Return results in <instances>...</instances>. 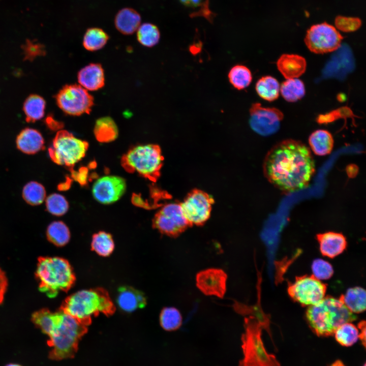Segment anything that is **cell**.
I'll use <instances>...</instances> for the list:
<instances>
[{
    "label": "cell",
    "mask_w": 366,
    "mask_h": 366,
    "mask_svg": "<svg viewBox=\"0 0 366 366\" xmlns=\"http://www.w3.org/2000/svg\"><path fill=\"white\" fill-rule=\"evenodd\" d=\"M309 148L301 142L287 139L273 146L266 155L264 175L268 181L285 192L306 188L315 171Z\"/></svg>",
    "instance_id": "6da1fadb"
},
{
    "label": "cell",
    "mask_w": 366,
    "mask_h": 366,
    "mask_svg": "<svg viewBox=\"0 0 366 366\" xmlns=\"http://www.w3.org/2000/svg\"><path fill=\"white\" fill-rule=\"evenodd\" d=\"M86 326L60 310L54 312L53 323L47 334V344L51 348L49 358L59 360L73 357L80 340L87 331Z\"/></svg>",
    "instance_id": "7a4b0ae2"
},
{
    "label": "cell",
    "mask_w": 366,
    "mask_h": 366,
    "mask_svg": "<svg viewBox=\"0 0 366 366\" xmlns=\"http://www.w3.org/2000/svg\"><path fill=\"white\" fill-rule=\"evenodd\" d=\"M306 318L311 328L317 336L328 337L333 334L343 324L356 320L357 316L340 298L327 296L308 308Z\"/></svg>",
    "instance_id": "3957f363"
},
{
    "label": "cell",
    "mask_w": 366,
    "mask_h": 366,
    "mask_svg": "<svg viewBox=\"0 0 366 366\" xmlns=\"http://www.w3.org/2000/svg\"><path fill=\"white\" fill-rule=\"evenodd\" d=\"M60 310L87 326L92 317L100 313L112 314L115 307L108 293L97 288L72 294L63 302Z\"/></svg>",
    "instance_id": "277c9868"
},
{
    "label": "cell",
    "mask_w": 366,
    "mask_h": 366,
    "mask_svg": "<svg viewBox=\"0 0 366 366\" xmlns=\"http://www.w3.org/2000/svg\"><path fill=\"white\" fill-rule=\"evenodd\" d=\"M35 277L39 290L49 298L56 297L60 291H68L75 281L69 262L59 257H39Z\"/></svg>",
    "instance_id": "5b68a950"
},
{
    "label": "cell",
    "mask_w": 366,
    "mask_h": 366,
    "mask_svg": "<svg viewBox=\"0 0 366 366\" xmlns=\"http://www.w3.org/2000/svg\"><path fill=\"white\" fill-rule=\"evenodd\" d=\"M268 326L253 316L245 318L241 337L243 357L238 366H281L276 357L266 351L262 340V330L269 331Z\"/></svg>",
    "instance_id": "8992f818"
},
{
    "label": "cell",
    "mask_w": 366,
    "mask_h": 366,
    "mask_svg": "<svg viewBox=\"0 0 366 366\" xmlns=\"http://www.w3.org/2000/svg\"><path fill=\"white\" fill-rule=\"evenodd\" d=\"M163 157L159 145H138L130 149L121 159V165L128 172H136L152 181L160 175Z\"/></svg>",
    "instance_id": "52a82bcc"
},
{
    "label": "cell",
    "mask_w": 366,
    "mask_h": 366,
    "mask_svg": "<svg viewBox=\"0 0 366 366\" xmlns=\"http://www.w3.org/2000/svg\"><path fill=\"white\" fill-rule=\"evenodd\" d=\"M88 147L87 142L77 138L66 130H60L54 137L48 152L56 164L72 167L84 157Z\"/></svg>",
    "instance_id": "ba28073f"
},
{
    "label": "cell",
    "mask_w": 366,
    "mask_h": 366,
    "mask_svg": "<svg viewBox=\"0 0 366 366\" xmlns=\"http://www.w3.org/2000/svg\"><path fill=\"white\" fill-rule=\"evenodd\" d=\"M57 106L65 113L72 116L89 114L94 104L93 97L79 84H68L55 96Z\"/></svg>",
    "instance_id": "9c48e42d"
},
{
    "label": "cell",
    "mask_w": 366,
    "mask_h": 366,
    "mask_svg": "<svg viewBox=\"0 0 366 366\" xmlns=\"http://www.w3.org/2000/svg\"><path fill=\"white\" fill-rule=\"evenodd\" d=\"M343 37L335 26L326 22L313 25L307 32L304 42L316 54L336 51L341 46Z\"/></svg>",
    "instance_id": "30bf717a"
},
{
    "label": "cell",
    "mask_w": 366,
    "mask_h": 366,
    "mask_svg": "<svg viewBox=\"0 0 366 366\" xmlns=\"http://www.w3.org/2000/svg\"><path fill=\"white\" fill-rule=\"evenodd\" d=\"M327 286L313 275L297 277L289 283L288 292L291 298L302 306L314 305L325 297Z\"/></svg>",
    "instance_id": "8fae6325"
},
{
    "label": "cell",
    "mask_w": 366,
    "mask_h": 366,
    "mask_svg": "<svg viewBox=\"0 0 366 366\" xmlns=\"http://www.w3.org/2000/svg\"><path fill=\"white\" fill-rule=\"evenodd\" d=\"M152 225L162 234L171 237L178 236L190 225L180 204L177 203H168L162 207L155 215Z\"/></svg>",
    "instance_id": "7c38bea8"
},
{
    "label": "cell",
    "mask_w": 366,
    "mask_h": 366,
    "mask_svg": "<svg viewBox=\"0 0 366 366\" xmlns=\"http://www.w3.org/2000/svg\"><path fill=\"white\" fill-rule=\"evenodd\" d=\"M283 117V113L278 108L264 107L255 103L250 109L249 124L255 132L267 136L279 130Z\"/></svg>",
    "instance_id": "4fadbf2b"
},
{
    "label": "cell",
    "mask_w": 366,
    "mask_h": 366,
    "mask_svg": "<svg viewBox=\"0 0 366 366\" xmlns=\"http://www.w3.org/2000/svg\"><path fill=\"white\" fill-rule=\"evenodd\" d=\"M214 200L207 193L194 190L180 204L184 214L190 224L200 226L208 220Z\"/></svg>",
    "instance_id": "5bb4252c"
},
{
    "label": "cell",
    "mask_w": 366,
    "mask_h": 366,
    "mask_svg": "<svg viewBox=\"0 0 366 366\" xmlns=\"http://www.w3.org/2000/svg\"><path fill=\"white\" fill-rule=\"evenodd\" d=\"M127 189L126 180L116 175H106L97 179L92 192L94 199L103 204H110L118 201Z\"/></svg>",
    "instance_id": "9a60e30c"
},
{
    "label": "cell",
    "mask_w": 366,
    "mask_h": 366,
    "mask_svg": "<svg viewBox=\"0 0 366 366\" xmlns=\"http://www.w3.org/2000/svg\"><path fill=\"white\" fill-rule=\"evenodd\" d=\"M227 279V275L223 269L210 268L197 273L196 284L205 295L222 298L226 291Z\"/></svg>",
    "instance_id": "2e32d148"
},
{
    "label": "cell",
    "mask_w": 366,
    "mask_h": 366,
    "mask_svg": "<svg viewBox=\"0 0 366 366\" xmlns=\"http://www.w3.org/2000/svg\"><path fill=\"white\" fill-rule=\"evenodd\" d=\"M77 79L79 85L87 90H97L105 84L103 68L99 64H90L78 72Z\"/></svg>",
    "instance_id": "e0dca14e"
},
{
    "label": "cell",
    "mask_w": 366,
    "mask_h": 366,
    "mask_svg": "<svg viewBox=\"0 0 366 366\" xmlns=\"http://www.w3.org/2000/svg\"><path fill=\"white\" fill-rule=\"evenodd\" d=\"M321 254L333 258L341 254L346 248L347 242L344 235L340 233L327 232L317 235Z\"/></svg>",
    "instance_id": "ac0fdd59"
},
{
    "label": "cell",
    "mask_w": 366,
    "mask_h": 366,
    "mask_svg": "<svg viewBox=\"0 0 366 366\" xmlns=\"http://www.w3.org/2000/svg\"><path fill=\"white\" fill-rule=\"evenodd\" d=\"M277 67L287 79L298 78L306 70L307 62L302 56L294 54H283L278 59Z\"/></svg>",
    "instance_id": "d6986e66"
},
{
    "label": "cell",
    "mask_w": 366,
    "mask_h": 366,
    "mask_svg": "<svg viewBox=\"0 0 366 366\" xmlns=\"http://www.w3.org/2000/svg\"><path fill=\"white\" fill-rule=\"evenodd\" d=\"M17 148L26 154H35L44 148V140L42 134L37 130L25 128L16 138Z\"/></svg>",
    "instance_id": "ffe728a7"
},
{
    "label": "cell",
    "mask_w": 366,
    "mask_h": 366,
    "mask_svg": "<svg viewBox=\"0 0 366 366\" xmlns=\"http://www.w3.org/2000/svg\"><path fill=\"white\" fill-rule=\"evenodd\" d=\"M117 303L119 308L126 312H132L143 308L146 299L143 294L129 287H121L118 289Z\"/></svg>",
    "instance_id": "44dd1931"
},
{
    "label": "cell",
    "mask_w": 366,
    "mask_h": 366,
    "mask_svg": "<svg viewBox=\"0 0 366 366\" xmlns=\"http://www.w3.org/2000/svg\"><path fill=\"white\" fill-rule=\"evenodd\" d=\"M141 16L135 10L126 8L121 9L115 16L114 24L116 29L125 35L136 32L141 24Z\"/></svg>",
    "instance_id": "7402d4cb"
},
{
    "label": "cell",
    "mask_w": 366,
    "mask_h": 366,
    "mask_svg": "<svg viewBox=\"0 0 366 366\" xmlns=\"http://www.w3.org/2000/svg\"><path fill=\"white\" fill-rule=\"evenodd\" d=\"M309 143L312 151L318 156L329 154L333 147V138L327 130L320 129L314 131L309 136Z\"/></svg>",
    "instance_id": "603a6c76"
},
{
    "label": "cell",
    "mask_w": 366,
    "mask_h": 366,
    "mask_svg": "<svg viewBox=\"0 0 366 366\" xmlns=\"http://www.w3.org/2000/svg\"><path fill=\"white\" fill-rule=\"evenodd\" d=\"M94 134L100 142L108 143L115 140L118 136V127L114 120L109 116L98 119L94 128Z\"/></svg>",
    "instance_id": "cb8c5ba5"
},
{
    "label": "cell",
    "mask_w": 366,
    "mask_h": 366,
    "mask_svg": "<svg viewBox=\"0 0 366 366\" xmlns=\"http://www.w3.org/2000/svg\"><path fill=\"white\" fill-rule=\"evenodd\" d=\"M340 298L353 313H360L365 310L366 293L361 287L348 289L345 294L342 295Z\"/></svg>",
    "instance_id": "d4e9b609"
},
{
    "label": "cell",
    "mask_w": 366,
    "mask_h": 366,
    "mask_svg": "<svg viewBox=\"0 0 366 366\" xmlns=\"http://www.w3.org/2000/svg\"><path fill=\"white\" fill-rule=\"evenodd\" d=\"M46 102L37 95H31L25 100L23 110L27 123H34L43 117Z\"/></svg>",
    "instance_id": "484cf974"
},
{
    "label": "cell",
    "mask_w": 366,
    "mask_h": 366,
    "mask_svg": "<svg viewBox=\"0 0 366 366\" xmlns=\"http://www.w3.org/2000/svg\"><path fill=\"white\" fill-rule=\"evenodd\" d=\"M255 89L260 98L271 102L278 98L280 85L273 77L265 76L262 77L257 81Z\"/></svg>",
    "instance_id": "4316f807"
},
{
    "label": "cell",
    "mask_w": 366,
    "mask_h": 366,
    "mask_svg": "<svg viewBox=\"0 0 366 366\" xmlns=\"http://www.w3.org/2000/svg\"><path fill=\"white\" fill-rule=\"evenodd\" d=\"M280 92L288 102H295L302 99L306 94L304 83L298 78L287 79L280 85Z\"/></svg>",
    "instance_id": "83f0119b"
},
{
    "label": "cell",
    "mask_w": 366,
    "mask_h": 366,
    "mask_svg": "<svg viewBox=\"0 0 366 366\" xmlns=\"http://www.w3.org/2000/svg\"><path fill=\"white\" fill-rule=\"evenodd\" d=\"M46 236L48 240L53 245L57 247H63L69 241L70 232L64 222L54 221L48 226Z\"/></svg>",
    "instance_id": "f1b7e54d"
},
{
    "label": "cell",
    "mask_w": 366,
    "mask_h": 366,
    "mask_svg": "<svg viewBox=\"0 0 366 366\" xmlns=\"http://www.w3.org/2000/svg\"><path fill=\"white\" fill-rule=\"evenodd\" d=\"M109 39L107 34L102 29L98 27L88 28L83 38L84 48L90 51L102 49Z\"/></svg>",
    "instance_id": "f546056e"
},
{
    "label": "cell",
    "mask_w": 366,
    "mask_h": 366,
    "mask_svg": "<svg viewBox=\"0 0 366 366\" xmlns=\"http://www.w3.org/2000/svg\"><path fill=\"white\" fill-rule=\"evenodd\" d=\"M252 75L247 67L237 65L233 66L228 73V79L232 86L238 90L247 87L252 80Z\"/></svg>",
    "instance_id": "4dcf8cb0"
},
{
    "label": "cell",
    "mask_w": 366,
    "mask_h": 366,
    "mask_svg": "<svg viewBox=\"0 0 366 366\" xmlns=\"http://www.w3.org/2000/svg\"><path fill=\"white\" fill-rule=\"evenodd\" d=\"M136 32L137 40L145 47L154 46L160 40V33L159 28L151 23L140 24Z\"/></svg>",
    "instance_id": "1f68e13d"
},
{
    "label": "cell",
    "mask_w": 366,
    "mask_h": 366,
    "mask_svg": "<svg viewBox=\"0 0 366 366\" xmlns=\"http://www.w3.org/2000/svg\"><path fill=\"white\" fill-rule=\"evenodd\" d=\"M91 247L92 250L100 256L107 257L113 251L114 243L109 233L100 231L93 235Z\"/></svg>",
    "instance_id": "d6a6232c"
},
{
    "label": "cell",
    "mask_w": 366,
    "mask_h": 366,
    "mask_svg": "<svg viewBox=\"0 0 366 366\" xmlns=\"http://www.w3.org/2000/svg\"><path fill=\"white\" fill-rule=\"evenodd\" d=\"M337 341L341 345L351 346L359 339L358 328L350 322L345 323L338 327L334 332Z\"/></svg>",
    "instance_id": "836d02e7"
},
{
    "label": "cell",
    "mask_w": 366,
    "mask_h": 366,
    "mask_svg": "<svg viewBox=\"0 0 366 366\" xmlns=\"http://www.w3.org/2000/svg\"><path fill=\"white\" fill-rule=\"evenodd\" d=\"M182 322L181 315L176 308L166 307L161 312L160 323L165 330H176L181 326Z\"/></svg>",
    "instance_id": "e575fe53"
},
{
    "label": "cell",
    "mask_w": 366,
    "mask_h": 366,
    "mask_svg": "<svg viewBox=\"0 0 366 366\" xmlns=\"http://www.w3.org/2000/svg\"><path fill=\"white\" fill-rule=\"evenodd\" d=\"M24 200L29 204L37 205L41 204L46 198V191L44 186L36 181L26 184L22 190Z\"/></svg>",
    "instance_id": "d590c367"
},
{
    "label": "cell",
    "mask_w": 366,
    "mask_h": 366,
    "mask_svg": "<svg viewBox=\"0 0 366 366\" xmlns=\"http://www.w3.org/2000/svg\"><path fill=\"white\" fill-rule=\"evenodd\" d=\"M46 206L49 212L56 216L65 215L69 207L66 198L58 193L52 194L46 198Z\"/></svg>",
    "instance_id": "8d00e7d4"
},
{
    "label": "cell",
    "mask_w": 366,
    "mask_h": 366,
    "mask_svg": "<svg viewBox=\"0 0 366 366\" xmlns=\"http://www.w3.org/2000/svg\"><path fill=\"white\" fill-rule=\"evenodd\" d=\"M335 27L344 33H350L357 30L361 25V21L358 17L337 16L334 20Z\"/></svg>",
    "instance_id": "74e56055"
},
{
    "label": "cell",
    "mask_w": 366,
    "mask_h": 366,
    "mask_svg": "<svg viewBox=\"0 0 366 366\" xmlns=\"http://www.w3.org/2000/svg\"><path fill=\"white\" fill-rule=\"evenodd\" d=\"M312 270L313 276L319 280L329 279L333 274V269L331 265L321 259L314 260L312 265Z\"/></svg>",
    "instance_id": "f35d334b"
},
{
    "label": "cell",
    "mask_w": 366,
    "mask_h": 366,
    "mask_svg": "<svg viewBox=\"0 0 366 366\" xmlns=\"http://www.w3.org/2000/svg\"><path fill=\"white\" fill-rule=\"evenodd\" d=\"M24 60H33L35 58L44 56L46 53L43 45L35 41L27 40L22 46Z\"/></svg>",
    "instance_id": "ab89813d"
},
{
    "label": "cell",
    "mask_w": 366,
    "mask_h": 366,
    "mask_svg": "<svg viewBox=\"0 0 366 366\" xmlns=\"http://www.w3.org/2000/svg\"><path fill=\"white\" fill-rule=\"evenodd\" d=\"M8 279L4 271L0 267V305L3 303L8 287Z\"/></svg>",
    "instance_id": "60d3db41"
},
{
    "label": "cell",
    "mask_w": 366,
    "mask_h": 366,
    "mask_svg": "<svg viewBox=\"0 0 366 366\" xmlns=\"http://www.w3.org/2000/svg\"><path fill=\"white\" fill-rule=\"evenodd\" d=\"M45 123L48 127L51 130H58L63 127V124L55 120L52 115H48L46 119Z\"/></svg>",
    "instance_id": "b9f144b4"
},
{
    "label": "cell",
    "mask_w": 366,
    "mask_h": 366,
    "mask_svg": "<svg viewBox=\"0 0 366 366\" xmlns=\"http://www.w3.org/2000/svg\"><path fill=\"white\" fill-rule=\"evenodd\" d=\"M359 331V339L361 341L363 346L365 347V322L364 321H360L358 325Z\"/></svg>",
    "instance_id": "7bdbcfd3"
},
{
    "label": "cell",
    "mask_w": 366,
    "mask_h": 366,
    "mask_svg": "<svg viewBox=\"0 0 366 366\" xmlns=\"http://www.w3.org/2000/svg\"><path fill=\"white\" fill-rule=\"evenodd\" d=\"M202 0H179L180 2L187 7H195L199 5Z\"/></svg>",
    "instance_id": "ee69618b"
},
{
    "label": "cell",
    "mask_w": 366,
    "mask_h": 366,
    "mask_svg": "<svg viewBox=\"0 0 366 366\" xmlns=\"http://www.w3.org/2000/svg\"><path fill=\"white\" fill-rule=\"evenodd\" d=\"M347 172L349 176L354 177L357 172V167L354 165H350L347 167Z\"/></svg>",
    "instance_id": "f6af8a7d"
},
{
    "label": "cell",
    "mask_w": 366,
    "mask_h": 366,
    "mask_svg": "<svg viewBox=\"0 0 366 366\" xmlns=\"http://www.w3.org/2000/svg\"><path fill=\"white\" fill-rule=\"evenodd\" d=\"M331 366H345L344 363L339 360L334 361Z\"/></svg>",
    "instance_id": "bcb514c9"
},
{
    "label": "cell",
    "mask_w": 366,
    "mask_h": 366,
    "mask_svg": "<svg viewBox=\"0 0 366 366\" xmlns=\"http://www.w3.org/2000/svg\"><path fill=\"white\" fill-rule=\"evenodd\" d=\"M6 366H22L20 364L17 363H10L7 364Z\"/></svg>",
    "instance_id": "7dc6e473"
},
{
    "label": "cell",
    "mask_w": 366,
    "mask_h": 366,
    "mask_svg": "<svg viewBox=\"0 0 366 366\" xmlns=\"http://www.w3.org/2000/svg\"><path fill=\"white\" fill-rule=\"evenodd\" d=\"M363 366H366L365 363H364Z\"/></svg>",
    "instance_id": "c3c4849f"
}]
</instances>
